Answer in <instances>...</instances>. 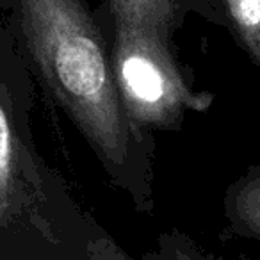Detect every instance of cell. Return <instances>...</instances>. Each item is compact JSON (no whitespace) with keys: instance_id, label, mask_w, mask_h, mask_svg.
Returning <instances> with one entry per match:
<instances>
[{"instance_id":"277c9868","label":"cell","mask_w":260,"mask_h":260,"mask_svg":"<svg viewBox=\"0 0 260 260\" xmlns=\"http://www.w3.org/2000/svg\"><path fill=\"white\" fill-rule=\"evenodd\" d=\"M223 210L235 235L260 242V162L228 185Z\"/></svg>"},{"instance_id":"52a82bcc","label":"cell","mask_w":260,"mask_h":260,"mask_svg":"<svg viewBox=\"0 0 260 260\" xmlns=\"http://www.w3.org/2000/svg\"><path fill=\"white\" fill-rule=\"evenodd\" d=\"M177 260H200L198 256L191 255V253H185V251H177Z\"/></svg>"},{"instance_id":"3957f363","label":"cell","mask_w":260,"mask_h":260,"mask_svg":"<svg viewBox=\"0 0 260 260\" xmlns=\"http://www.w3.org/2000/svg\"><path fill=\"white\" fill-rule=\"evenodd\" d=\"M171 41L139 23L112 18L111 55L119 96L130 119L150 134L178 132L189 112H205L214 102L212 93L194 87Z\"/></svg>"},{"instance_id":"7a4b0ae2","label":"cell","mask_w":260,"mask_h":260,"mask_svg":"<svg viewBox=\"0 0 260 260\" xmlns=\"http://www.w3.org/2000/svg\"><path fill=\"white\" fill-rule=\"evenodd\" d=\"M36 80L0 20V260H107L112 242L40 153Z\"/></svg>"},{"instance_id":"6da1fadb","label":"cell","mask_w":260,"mask_h":260,"mask_svg":"<svg viewBox=\"0 0 260 260\" xmlns=\"http://www.w3.org/2000/svg\"><path fill=\"white\" fill-rule=\"evenodd\" d=\"M2 22L34 80L86 139L138 212L155 207V139L126 112L107 43L86 0H2Z\"/></svg>"},{"instance_id":"5b68a950","label":"cell","mask_w":260,"mask_h":260,"mask_svg":"<svg viewBox=\"0 0 260 260\" xmlns=\"http://www.w3.org/2000/svg\"><path fill=\"white\" fill-rule=\"evenodd\" d=\"M112 18L139 23L173 40L187 15V0H109Z\"/></svg>"},{"instance_id":"8992f818","label":"cell","mask_w":260,"mask_h":260,"mask_svg":"<svg viewBox=\"0 0 260 260\" xmlns=\"http://www.w3.org/2000/svg\"><path fill=\"white\" fill-rule=\"evenodd\" d=\"M223 23L260 70V0H217Z\"/></svg>"}]
</instances>
